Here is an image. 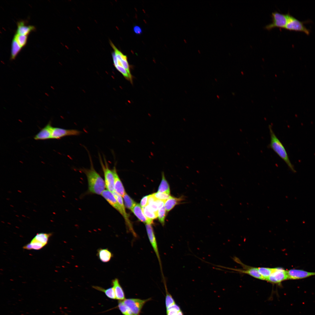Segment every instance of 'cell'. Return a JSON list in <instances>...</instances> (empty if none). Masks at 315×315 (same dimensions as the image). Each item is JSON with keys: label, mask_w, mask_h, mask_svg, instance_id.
<instances>
[{"label": "cell", "mask_w": 315, "mask_h": 315, "mask_svg": "<svg viewBox=\"0 0 315 315\" xmlns=\"http://www.w3.org/2000/svg\"><path fill=\"white\" fill-rule=\"evenodd\" d=\"M90 167L89 169H81L86 175L88 183V190L91 193L101 195L106 188L105 181L95 169L90 156Z\"/></svg>", "instance_id": "cell-1"}, {"label": "cell", "mask_w": 315, "mask_h": 315, "mask_svg": "<svg viewBox=\"0 0 315 315\" xmlns=\"http://www.w3.org/2000/svg\"><path fill=\"white\" fill-rule=\"evenodd\" d=\"M269 128L270 139L268 147L272 149L285 162L292 171L294 173L296 171L290 161L284 147L275 134L271 125H269Z\"/></svg>", "instance_id": "cell-2"}, {"label": "cell", "mask_w": 315, "mask_h": 315, "mask_svg": "<svg viewBox=\"0 0 315 315\" xmlns=\"http://www.w3.org/2000/svg\"><path fill=\"white\" fill-rule=\"evenodd\" d=\"M51 233H40L36 234L30 243L24 246L23 248L26 250H38L46 245Z\"/></svg>", "instance_id": "cell-3"}, {"label": "cell", "mask_w": 315, "mask_h": 315, "mask_svg": "<svg viewBox=\"0 0 315 315\" xmlns=\"http://www.w3.org/2000/svg\"><path fill=\"white\" fill-rule=\"evenodd\" d=\"M101 195L112 206L118 211L123 216L129 228L131 229H132L128 215L125 211V206H120L113 193L107 190H105Z\"/></svg>", "instance_id": "cell-4"}, {"label": "cell", "mask_w": 315, "mask_h": 315, "mask_svg": "<svg viewBox=\"0 0 315 315\" xmlns=\"http://www.w3.org/2000/svg\"><path fill=\"white\" fill-rule=\"evenodd\" d=\"M99 157L100 163L104 174L106 187L107 190L113 193L115 191L114 178L113 171L109 169L105 157H104V163L101 157L99 156Z\"/></svg>", "instance_id": "cell-5"}, {"label": "cell", "mask_w": 315, "mask_h": 315, "mask_svg": "<svg viewBox=\"0 0 315 315\" xmlns=\"http://www.w3.org/2000/svg\"><path fill=\"white\" fill-rule=\"evenodd\" d=\"M287 21L284 29L290 31L300 32L307 35L309 34V30L304 25L305 22L300 21L289 13H287Z\"/></svg>", "instance_id": "cell-6"}, {"label": "cell", "mask_w": 315, "mask_h": 315, "mask_svg": "<svg viewBox=\"0 0 315 315\" xmlns=\"http://www.w3.org/2000/svg\"><path fill=\"white\" fill-rule=\"evenodd\" d=\"M272 22L266 25L265 28L270 30L276 27L285 28L287 21V14H284L277 11L272 13Z\"/></svg>", "instance_id": "cell-7"}, {"label": "cell", "mask_w": 315, "mask_h": 315, "mask_svg": "<svg viewBox=\"0 0 315 315\" xmlns=\"http://www.w3.org/2000/svg\"><path fill=\"white\" fill-rule=\"evenodd\" d=\"M150 299L148 298L146 300H141L136 298H129L125 299L123 302L130 309L133 315H139L144 304Z\"/></svg>", "instance_id": "cell-8"}, {"label": "cell", "mask_w": 315, "mask_h": 315, "mask_svg": "<svg viewBox=\"0 0 315 315\" xmlns=\"http://www.w3.org/2000/svg\"><path fill=\"white\" fill-rule=\"evenodd\" d=\"M288 280L287 270L281 267L275 268L274 270L266 281L274 284H279Z\"/></svg>", "instance_id": "cell-9"}, {"label": "cell", "mask_w": 315, "mask_h": 315, "mask_svg": "<svg viewBox=\"0 0 315 315\" xmlns=\"http://www.w3.org/2000/svg\"><path fill=\"white\" fill-rule=\"evenodd\" d=\"M81 133L80 131L75 129H66L53 127L51 139H60L65 136L78 135Z\"/></svg>", "instance_id": "cell-10"}, {"label": "cell", "mask_w": 315, "mask_h": 315, "mask_svg": "<svg viewBox=\"0 0 315 315\" xmlns=\"http://www.w3.org/2000/svg\"><path fill=\"white\" fill-rule=\"evenodd\" d=\"M234 259H235L236 261L238 263L241 265L243 268L242 269H235L231 268L227 269L234 270L240 273L247 274L256 279L264 280L262 276L259 273L257 267L247 266L241 262L240 261L238 260V259H236L235 258Z\"/></svg>", "instance_id": "cell-11"}, {"label": "cell", "mask_w": 315, "mask_h": 315, "mask_svg": "<svg viewBox=\"0 0 315 315\" xmlns=\"http://www.w3.org/2000/svg\"><path fill=\"white\" fill-rule=\"evenodd\" d=\"M288 279L296 280L315 275V272H309L302 270L292 269L287 270Z\"/></svg>", "instance_id": "cell-12"}, {"label": "cell", "mask_w": 315, "mask_h": 315, "mask_svg": "<svg viewBox=\"0 0 315 315\" xmlns=\"http://www.w3.org/2000/svg\"><path fill=\"white\" fill-rule=\"evenodd\" d=\"M53 127L52 126L51 122L50 121L34 137L36 140H43L51 139Z\"/></svg>", "instance_id": "cell-13"}, {"label": "cell", "mask_w": 315, "mask_h": 315, "mask_svg": "<svg viewBox=\"0 0 315 315\" xmlns=\"http://www.w3.org/2000/svg\"><path fill=\"white\" fill-rule=\"evenodd\" d=\"M146 227L150 242L155 253L161 268V261L156 239L151 224H146Z\"/></svg>", "instance_id": "cell-14"}, {"label": "cell", "mask_w": 315, "mask_h": 315, "mask_svg": "<svg viewBox=\"0 0 315 315\" xmlns=\"http://www.w3.org/2000/svg\"><path fill=\"white\" fill-rule=\"evenodd\" d=\"M112 171L114 178L115 191L119 195L123 197L126 192L115 166L113 167Z\"/></svg>", "instance_id": "cell-15"}, {"label": "cell", "mask_w": 315, "mask_h": 315, "mask_svg": "<svg viewBox=\"0 0 315 315\" xmlns=\"http://www.w3.org/2000/svg\"><path fill=\"white\" fill-rule=\"evenodd\" d=\"M141 221L146 224H152L153 220L148 219L144 215L142 208L139 204H136L131 210Z\"/></svg>", "instance_id": "cell-16"}, {"label": "cell", "mask_w": 315, "mask_h": 315, "mask_svg": "<svg viewBox=\"0 0 315 315\" xmlns=\"http://www.w3.org/2000/svg\"><path fill=\"white\" fill-rule=\"evenodd\" d=\"M97 256L98 259L104 263L109 262L113 256L112 252L107 248L98 249L97 250Z\"/></svg>", "instance_id": "cell-17"}, {"label": "cell", "mask_w": 315, "mask_h": 315, "mask_svg": "<svg viewBox=\"0 0 315 315\" xmlns=\"http://www.w3.org/2000/svg\"><path fill=\"white\" fill-rule=\"evenodd\" d=\"M112 285L116 297V299L119 300L125 299V295L123 290L121 286L118 279L115 278L112 281Z\"/></svg>", "instance_id": "cell-18"}, {"label": "cell", "mask_w": 315, "mask_h": 315, "mask_svg": "<svg viewBox=\"0 0 315 315\" xmlns=\"http://www.w3.org/2000/svg\"><path fill=\"white\" fill-rule=\"evenodd\" d=\"M184 200V198L183 197L179 198L172 197L165 201L164 207L166 211L168 212L173 209L176 205L181 203Z\"/></svg>", "instance_id": "cell-19"}, {"label": "cell", "mask_w": 315, "mask_h": 315, "mask_svg": "<svg viewBox=\"0 0 315 315\" xmlns=\"http://www.w3.org/2000/svg\"><path fill=\"white\" fill-rule=\"evenodd\" d=\"M18 27L17 30V34L27 35L32 31L35 30V27L32 26H27L23 22H18L17 24Z\"/></svg>", "instance_id": "cell-20"}, {"label": "cell", "mask_w": 315, "mask_h": 315, "mask_svg": "<svg viewBox=\"0 0 315 315\" xmlns=\"http://www.w3.org/2000/svg\"><path fill=\"white\" fill-rule=\"evenodd\" d=\"M158 192L170 194L169 186L165 178L164 172H163L162 173V180Z\"/></svg>", "instance_id": "cell-21"}, {"label": "cell", "mask_w": 315, "mask_h": 315, "mask_svg": "<svg viewBox=\"0 0 315 315\" xmlns=\"http://www.w3.org/2000/svg\"><path fill=\"white\" fill-rule=\"evenodd\" d=\"M92 287L98 290L104 292L108 298L112 299H116L114 290L113 288H109L106 289L97 286H93Z\"/></svg>", "instance_id": "cell-22"}, {"label": "cell", "mask_w": 315, "mask_h": 315, "mask_svg": "<svg viewBox=\"0 0 315 315\" xmlns=\"http://www.w3.org/2000/svg\"><path fill=\"white\" fill-rule=\"evenodd\" d=\"M142 209L144 215L148 219L153 220L158 217V213L152 210L148 205L142 208Z\"/></svg>", "instance_id": "cell-23"}, {"label": "cell", "mask_w": 315, "mask_h": 315, "mask_svg": "<svg viewBox=\"0 0 315 315\" xmlns=\"http://www.w3.org/2000/svg\"><path fill=\"white\" fill-rule=\"evenodd\" d=\"M259 273L263 278L264 280H267L274 270V268L265 267L258 268Z\"/></svg>", "instance_id": "cell-24"}, {"label": "cell", "mask_w": 315, "mask_h": 315, "mask_svg": "<svg viewBox=\"0 0 315 315\" xmlns=\"http://www.w3.org/2000/svg\"><path fill=\"white\" fill-rule=\"evenodd\" d=\"M22 47L19 45L15 40L13 38L11 45V51L10 59L11 60L15 59L19 52L21 50Z\"/></svg>", "instance_id": "cell-25"}, {"label": "cell", "mask_w": 315, "mask_h": 315, "mask_svg": "<svg viewBox=\"0 0 315 315\" xmlns=\"http://www.w3.org/2000/svg\"><path fill=\"white\" fill-rule=\"evenodd\" d=\"M123 197L125 206L132 210L136 203L126 192Z\"/></svg>", "instance_id": "cell-26"}, {"label": "cell", "mask_w": 315, "mask_h": 315, "mask_svg": "<svg viewBox=\"0 0 315 315\" xmlns=\"http://www.w3.org/2000/svg\"><path fill=\"white\" fill-rule=\"evenodd\" d=\"M182 311L180 307L176 303L166 309L167 315H177Z\"/></svg>", "instance_id": "cell-27"}, {"label": "cell", "mask_w": 315, "mask_h": 315, "mask_svg": "<svg viewBox=\"0 0 315 315\" xmlns=\"http://www.w3.org/2000/svg\"><path fill=\"white\" fill-rule=\"evenodd\" d=\"M27 36L22 35L16 33L14 36V38L21 47H24L26 44L27 39Z\"/></svg>", "instance_id": "cell-28"}, {"label": "cell", "mask_w": 315, "mask_h": 315, "mask_svg": "<svg viewBox=\"0 0 315 315\" xmlns=\"http://www.w3.org/2000/svg\"><path fill=\"white\" fill-rule=\"evenodd\" d=\"M118 306L119 309L124 315H133L130 309L124 303L123 301L120 300L118 302Z\"/></svg>", "instance_id": "cell-29"}, {"label": "cell", "mask_w": 315, "mask_h": 315, "mask_svg": "<svg viewBox=\"0 0 315 315\" xmlns=\"http://www.w3.org/2000/svg\"><path fill=\"white\" fill-rule=\"evenodd\" d=\"M156 199L166 201L172 196L166 193L158 192L152 194Z\"/></svg>", "instance_id": "cell-30"}, {"label": "cell", "mask_w": 315, "mask_h": 315, "mask_svg": "<svg viewBox=\"0 0 315 315\" xmlns=\"http://www.w3.org/2000/svg\"><path fill=\"white\" fill-rule=\"evenodd\" d=\"M166 286L165 285L166 291L165 304L166 309L176 303L171 295L168 292Z\"/></svg>", "instance_id": "cell-31"}, {"label": "cell", "mask_w": 315, "mask_h": 315, "mask_svg": "<svg viewBox=\"0 0 315 315\" xmlns=\"http://www.w3.org/2000/svg\"><path fill=\"white\" fill-rule=\"evenodd\" d=\"M166 210L164 206L159 209L158 211V217L160 222L163 225L166 216Z\"/></svg>", "instance_id": "cell-32"}, {"label": "cell", "mask_w": 315, "mask_h": 315, "mask_svg": "<svg viewBox=\"0 0 315 315\" xmlns=\"http://www.w3.org/2000/svg\"><path fill=\"white\" fill-rule=\"evenodd\" d=\"M148 196L149 195L144 196L141 199L140 205L142 208L148 205Z\"/></svg>", "instance_id": "cell-33"}, {"label": "cell", "mask_w": 315, "mask_h": 315, "mask_svg": "<svg viewBox=\"0 0 315 315\" xmlns=\"http://www.w3.org/2000/svg\"><path fill=\"white\" fill-rule=\"evenodd\" d=\"M133 30L134 33L137 34H140L142 33L141 29L138 26H134L133 27Z\"/></svg>", "instance_id": "cell-34"}, {"label": "cell", "mask_w": 315, "mask_h": 315, "mask_svg": "<svg viewBox=\"0 0 315 315\" xmlns=\"http://www.w3.org/2000/svg\"><path fill=\"white\" fill-rule=\"evenodd\" d=\"M165 201H164L156 199V202L157 203L159 209L164 206Z\"/></svg>", "instance_id": "cell-35"}, {"label": "cell", "mask_w": 315, "mask_h": 315, "mask_svg": "<svg viewBox=\"0 0 315 315\" xmlns=\"http://www.w3.org/2000/svg\"><path fill=\"white\" fill-rule=\"evenodd\" d=\"M177 315H184L182 311L180 312Z\"/></svg>", "instance_id": "cell-36"}]
</instances>
